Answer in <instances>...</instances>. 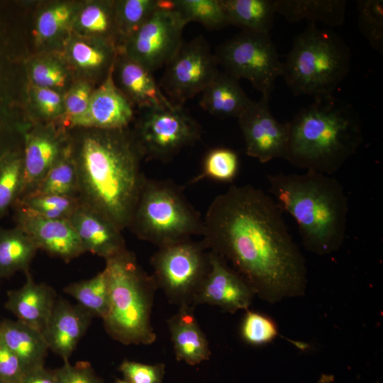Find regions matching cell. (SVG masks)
Returning a JSON list of instances; mask_svg holds the SVG:
<instances>
[{
  "label": "cell",
  "mask_w": 383,
  "mask_h": 383,
  "mask_svg": "<svg viewBox=\"0 0 383 383\" xmlns=\"http://www.w3.org/2000/svg\"><path fill=\"white\" fill-rule=\"evenodd\" d=\"M273 198L252 185L216 196L204 218L202 243L270 304L304 295L307 270Z\"/></svg>",
  "instance_id": "6da1fadb"
},
{
  "label": "cell",
  "mask_w": 383,
  "mask_h": 383,
  "mask_svg": "<svg viewBox=\"0 0 383 383\" xmlns=\"http://www.w3.org/2000/svg\"><path fill=\"white\" fill-rule=\"evenodd\" d=\"M70 143L81 203L99 212L121 231L128 228L145 174L144 158L133 131L72 128Z\"/></svg>",
  "instance_id": "7a4b0ae2"
},
{
  "label": "cell",
  "mask_w": 383,
  "mask_h": 383,
  "mask_svg": "<svg viewBox=\"0 0 383 383\" xmlns=\"http://www.w3.org/2000/svg\"><path fill=\"white\" fill-rule=\"evenodd\" d=\"M362 141V122L350 104L334 95L316 98L287 122L284 159L306 171L332 175Z\"/></svg>",
  "instance_id": "3957f363"
},
{
  "label": "cell",
  "mask_w": 383,
  "mask_h": 383,
  "mask_svg": "<svg viewBox=\"0 0 383 383\" xmlns=\"http://www.w3.org/2000/svg\"><path fill=\"white\" fill-rule=\"evenodd\" d=\"M269 192L296 221L305 248L318 255L338 250L347 229L348 200L333 177L306 171L267 176Z\"/></svg>",
  "instance_id": "277c9868"
},
{
  "label": "cell",
  "mask_w": 383,
  "mask_h": 383,
  "mask_svg": "<svg viewBox=\"0 0 383 383\" xmlns=\"http://www.w3.org/2000/svg\"><path fill=\"white\" fill-rule=\"evenodd\" d=\"M104 269L109 285V308L102 319L106 333L126 345H148L156 340L151 323L157 287L135 254L126 249L105 260Z\"/></svg>",
  "instance_id": "5b68a950"
},
{
  "label": "cell",
  "mask_w": 383,
  "mask_h": 383,
  "mask_svg": "<svg viewBox=\"0 0 383 383\" xmlns=\"http://www.w3.org/2000/svg\"><path fill=\"white\" fill-rule=\"evenodd\" d=\"M351 60L350 49L339 35L309 22L294 38L281 77L295 96H328L348 75Z\"/></svg>",
  "instance_id": "8992f818"
},
{
  "label": "cell",
  "mask_w": 383,
  "mask_h": 383,
  "mask_svg": "<svg viewBox=\"0 0 383 383\" xmlns=\"http://www.w3.org/2000/svg\"><path fill=\"white\" fill-rule=\"evenodd\" d=\"M128 228L160 248L203 235L204 219L174 182L145 177Z\"/></svg>",
  "instance_id": "52a82bcc"
},
{
  "label": "cell",
  "mask_w": 383,
  "mask_h": 383,
  "mask_svg": "<svg viewBox=\"0 0 383 383\" xmlns=\"http://www.w3.org/2000/svg\"><path fill=\"white\" fill-rule=\"evenodd\" d=\"M207 250L202 241L190 238L160 247L152 255V277L171 304L194 307L195 297L210 270Z\"/></svg>",
  "instance_id": "ba28073f"
},
{
  "label": "cell",
  "mask_w": 383,
  "mask_h": 383,
  "mask_svg": "<svg viewBox=\"0 0 383 383\" xmlns=\"http://www.w3.org/2000/svg\"><path fill=\"white\" fill-rule=\"evenodd\" d=\"M214 55L224 72L247 79L263 96L270 98L282 76V62L270 33L242 30L221 43Z\"/></svg>",
  "instance_id": "9c48e42d"
},
{
  "label": "cell",
  "mask_w": 383,
  "mask_h": 383,
  "mask_svg": "<svg viewBox=\"0 0 383 383\" xmlns=\"http://www.w3.org/2000/svg\"><path fill=\"white\" fill-rule=\"evenodd\" d=\"M144 158L169 162L200 138L201 126L182 105L145 109L133 131Z\"/></svg>",
  "instance_id": "30bf717a"
},
{
  "label": "cell",
  "mask_w": 383,
  "mask_h": 383,
  "mask_svg": "<svg viewBox=\"0 0 383 383\" xmlns=\"http://www.w3.org/2000/svg\"><path fill=\"white\" fill-rule=\"evenodd\" d=\"M0 30V156L21 147L30 125L26 101L25 61Z\"/></svg>",
  "instance_id": "8fae6325"
},
{
  "label": "cell",
  "mask_w": 383,
  "mask_h": 383,
  "mask_svg": "<svg viewBox=\"0 0 383 383\" xmlns=\"http://www.w3.org/2000/svg\"><path fill=\"white\" fill-rule=\"evenodd\" d=\"M187 23L172 1L158 0L149 18L123 43L121 49L150 72L165 65L182 45Z\"/></svg>",
  "instance_id": "7c38bea8"
},
{
  "label": "cell",
  "mask_w": 383,
  "mask_h": 383,
  "mask_svg": "<svg viewBox=\"0 0 383 383\" xmlns=\"http://www.w3.org/2000/svg\"><path fill=\"white\" fill-rule=\"evenodd\" d=\"M218 65L206 39L197 36L182 42L165 65L159 85L172 103L182 105L201 93L212 82L219 72Z\"/></svg>",
  "instance_id": "4fadbf2b"
},
{
  "label": "cell",
  "mask_w": 383,
  "mask_h": 383,
  "mask_svg": "<svg viewBox=\"0 0 383 383\" xmlns=\"http://www.w3.org/2000/svg\"><path fill=\"white\" fill-rule=\"evenodd\" d=\"M68 143L69 129L60 122L34 123L24 133V177L19 199L35 190Z\"/></svg>",
  "instance_id": "5bb4252c"
},
{
  "label": "cell",
  "mask_w": 383,
  "mask_h": 383,
  "mask_svg": "<svg viewBox=\"0 0 383 383\" xmlns=\"http://www.w3.org/2000/svg\"><path fill=\"white\" fill-rule=\"evenodd\" d=\"M269 97L252 101L238 118L246 154L267 163L284 157L287 141V122L281 123L271 113Z\"/></svg>",
  "instance_id": "9a60e30c"
},
{
  "label": "cell",
  "mask_w": 383,
  "mask_h": 383,
  "mask_svg": "<svg viewBox=\"0 0 383 383\" xmlns=\"http://www.w3.org/2000/svg\"><path fill=\"white\" fill-rule=\"evenodd\" d=\"M13 209L16 226L30 238L38 250L65 262L85 253L68 219L46 218L19 204Z\"/></svg>",
  "instance_id": "2e32d148"
},
{
  "label": "cell",
  "mask_w": 383,
  "mask_h": 383,
  "mask_svg": "<svg viewBox=\"0 0 383 383\" xmlns=\"http://www.w3.org/2000/svg\"><path fill=\"white\" fill-rule=\"evenodd\" d=\"M209 251L210 270L194 302L216 306L234 313L247 310L255 295L248 283L221 257Z\"/></svg>",
  "instance_id": "e0dca14e"
},
{
  "label": "cell",
  "mask_w": 383,
  "mask_h": 383,
  "mask_svg": "<svg viewBox=\"0 0 383 383\" xmlns=\"http://www.w3.org/2000/svg\"><path fill=\"white\" fill-rule=\"evenodd\" d=\"M119 48L104 40L70 32L58 50L76 79L101 83L113 70Z\"/></svg>",
  "instance_id": "ac0fdd59"
},
{
  "label": "cell",
  "mask_w": 383,
  "mask_h": 383,
  "mask_svg": "<svg viewBox=\"0 0 383 383\" xmlns=\"http://www.w3.org/2000/svg\"><path fill=\"white\" fill-rule=\"evenodd\" d=\"M133 119V106L115 84L112 70L106 78L94 90L85 113L73 121L69 129L123 128L128 127Z\"/></svg>",
  "instance_id": "d6986e66"
},
{
  "label": "cell",
  "mask_w": 383,
  "mask_h": 383,
  "mask_svg": "<svg viewBox=\"0 0 383 383\" xmlns=\"http://www.w3.org/2000/svg\"><path fill=\"white\" fill-rule=\"evenodd\" d=\"M152 73L119 49L113 65V77L118 89L133 106L147 109L173 104L163 94Z\"/></svg>",
  "instance_id": "ffe728a7"
},
{
  "label": "cell",
  "mask_w": 383,
  "mask_h": 383,
  "mask_svg": "<svg viewBox=\"0 0 383 383\" xmlns=\"http://www.w3.org/2000/svg\"><path fill=\"white\" fill-rule=\"evenodd\" d=\"M68 220L85 252L106 260L127 249L122 231L99 212L81 202Z\"/></svg>",
  "instance_id": "44dd1931"
},
{
  "label": "cell",
  "mask_w": 383,
  "mask_h": 383,
  "mask_svg": "<svg viewBox=\"0 0 383 383\" xmlns=\"http://www.w3.org/2000/svg\"><path fill=\"white\" fill-rule=\"evenodd\" d=\"M93 317L78 304L57 299L42 333L54 353L69 360L79 341L87 332Z\"/></svg>",
  "instance_id": "7402d4cb"
},
{
  "label": "cell",
  "mask_w": 383,
  "mask_h": 383,
  "mask_svg": "<svg viewBox=\"0 0 383 383\" xmlns=\"http://www.w3.org/2000/svg\"><path fill=\"white\" fill-rule=\"evenodd\" d=\"M26 274L24 284L8 292L5 307L17 320L42 332L53 310L56 293L47 284L35 282L29 271Z\"/></svg>",
  "instance_id": "603a6c76"
},
{
  "label": "cell",
  "mask_w": 383,
  "mask_h": 383,
  "mask_svg": "<svg viewBox=\"0 0 383 383\" xmlns=\"http://www.w3.org/2000/svg\"><path fill=\"white\" fill-rule=\"evenodd\" d=\"M194 310L193 306H179L178 311L167 320L176 358L190 365L208 360L211 355L209 341Z\"/></svg>",
  "instance_id": "cb8c5ba5"
},
{
  "label": "cell",
  "mask_w": 383,
  "mask_h": 383,
  "mask_svg": "<svg viewBox=\"0 0 383 383\" xmlns=\"http://www.w3.org/2000/svg\"><path fill=\"white\" fill-rule=\"evenodd\" d=\"M201 94V107L219 118H238L252 101L239 80L224 72H219Z\"/></svg>",
  "instance_id": "d4e9b609"
},
{
  "label": "cell",
  "mask_w": 383,
  "mask_h": 383,
  "mask_svg": "<svg viewBox=\"0 0 383 383\" xmlns=\"http://www.w3.org/2000/svg\"><path fill=\"white\" fill-rule=\"evenodd\" d=\"M0 340L21 361L26 371L44 366L49 350L39 330L18 320L0 323Z\"/></svg>",
  "instance_id": "484cf974"
},
{
  "label": "cell",
  "mask_w": 383,
  "mask_h": 383,
  "mask_svg": "<svg viewBox=\"0 0 383 383\" xmlns=\"http://www.w3.org/2000/svg\"><path fill=\"white\" fill-rule=\"evenodd\" d=\"M71 31L79 35L106 40L121 48L114 1L79 3Z\"/></svg>",
  "instance_id": "4316f807"
},
{
  "label": "cell",
  "mask_w": 383,
  "mask_h": 383,
  "mask_svg": "<svg viewBox=\"0 0 383 383\" xmlns=\"http://www.w3.org/2000/svg\"><path fill=\"white\" fill-rule=\"evenodd\" d=\"M346 5L345 0H275L276 13L290 23L306 19L331 27L344 23Z\"/></svg>",
  "instance_id": "83f0119b"
},
{
  "label": "cell",
  "mask_w": 383,
  "mask_h": 383,
  "mask_svg": "<svg viewBox=\"0 0 383 383\" xmlns=\"http://www.w3.org/2000/svg\"><path fill=\"white\" fill-rule=\"evenodd\" d=\"M29 83L65 94L76 80L70 66L58 50L41 51L25 61Z\"/></svg>",
  "instance_id": "f1b7e54d"
},
{
  "label": "cell",
  "mask_w": 383,
  "mask_h": 383,
  "mask_svg": "<svg viewBox=\"0 0 383 383\" xmlns=\"http://www.w3.org/2000/svg\"><path fill=\"white\" fill-rule=\"evenodd\" d=\"M79 3H52L38 13L33 26L35 43L41 47L55 45L59 50L70 33Z\"/></svg>",
  "instance_id": "f546056e"
},
{
  "label": "cell",
  "mask_w": 383,
  "mask_h": 383,
  "mask_svg": "<svg viewBox=\"0 0 383 383\" xmlns=\"http://www.w3.org/2000/svg\"><path fill=\"white\" fill-rule=\"evenodd\" d=\"M230 25L243 31L270 33L274 25L275 0H221Z\"/></svg>",
  "instance_id": "4dcf8cb0"
},
{
  "label": "cell",
  "mask_w": 383,
  "mask_h": 383,
  "mask_svg": "<svg viewBox=\"0 0 383 383\" xmlns=\"http://www.w3.org/2000/svg\"><path fill=\"white\" fill-rule=\"evenodd\" d=\"M38 250L30 238L18 226L0 227V279L17 272H28Z\"/></svg>",
  "instance_id": "1f68e13d"
},
{
  "label": "cell",
  "mask_w": 383,
  "mask_h": 383,
  "mask_svg": "<svg viewBox=\"0 0 383 383\" xmlns=\"http://www.w3.org/2000/svg\"><path fill=\"white\" fill-rule=\"evenodd\" d=\"M30 194H57L78 198L77 172L70 143V135L68 144Z\"/></svg>",
  "instance_id": "d6a6232c"
},
{
  "label": "cell",
  "mask_w": 383,
  "mask_h": 383,
  "mask_svg": "<svg viewBox=\"0 0 383 383\" xmlns=\"http://www.w3.org/2000/svg\"><path fill=\"white\" fill-rule=\"evenodd\" d=\"M24 177L23 148L0 156V218L20 198Z\"/></svg>",
  "instance_id": "836d02e7"
},
{
  "label": "cell",
  "mask_w": 383,
  "mask_h": 383,
  "mask_svg": "<svg viewBox=\"0 0 383 383\" xmlns=\"http://www.w3.org/2000/svg\"><path fill=\"white\" fill-rule=\"evenodd\" d=\"M63 291L73 297L77 304L92 317L104 318L109 308V285L103 270L94 277L70 283Z\"/></svg>",
  "instance_id": "e575fe53"
},
{
  "label": "cell",
  "mask_w": 383,
  "mask_h": 383,
  "mask_svg": "<svg viewBox=\"0 0 383 383\" xmlns=\"http://www.w3.org/2000/svg\"><path fill=\"white\" fill-rule=\"evenodd\" d=\"M184 22L201 23L209 30L230 26L221 0H171Z\"/></svg>",
  "instance_id": "d590c367"
},
{
  "label": "cell",
  "mask_w": 383,
  "mask_h": 383,
  "mask_svg": "<svg viewBox=\"0 0 383 383\" xmlns=\"http://www.w3.org/2000/svg\"><path fill=\"white\" fill-rule=\"evenodd\" d=\"M26 99L28 108L35 123L61 121L65 112L63 94L61 93L27 82Z\"/></svg>",
  "instance_id": "8d00e7d4"
},
{
  "label": "cell",
  "mask_w": 383,
  "mask_h": 383,
  "mask_svg": "<svg viewBox=\"0 0 383 383\" xmlns=\"http://www.w3.org/2000/svg\"><path fill=\"white\" fill-rule=\"evenodd\" d=\"M157 4L158 0L114 1L115 18L121 48L125 41L149 18Z\"/></svg>",
  "instance_id": "74e56055"
},
{
  "label": "cell",
  "mask_w": 383,
  "mask_h": 383,
  "mask_svg": "<svg viewBox=\"0 0 383 383\" xmlns=\"http://www.w3.org/2000/svg\"><path fill=\"white\" fill-rule=\"evenodd\" d=\"M239 157L233 150L218 148L210 150L206 155L202 171L189 184L210 179L221 182H231L239 170Z\"/></svg>",
  "instance_id": "f35d334b"
},
{
  "label": "cell",
  "mask_w": 383,
  "mask_h": 383,
  "mask_svg": "<svg viewBox=\"0 0 383 383\" xmlns=\"http://www.w3.org/2000/svg\"><path fill=\"white\" fill-rule=\"evenodd\" d=\"M16 204L46 218L69 219L80 204L79 198L57 194H30Z\"/></svg>",
  "instance_id": "ab89813d"
},
{
  "label": "cell",
  "mask_w": 383,
  "mask_h": 383,
  "mask_svg": "<svg viewBox=\"0 0 383 383\" xmlns=\"http://www.w3.org/2000/svg\"><path fill=\"white\" fill-rule=\"evenodd\" d=\"M357 26L371 47L383 54V1H357Z\"/></svg>",
  "instance_id": "60d3db41"
},
{
  "label": "cell",
  "mask_w": 383,
  "mask_h": 383,
  "mask_svg": "<svg viewBox=\"0 0 383 383\" xmlns=\"http://www.w3.org/2000/svg\"><path fill=\"white\" fill-rule=\"evenodd\" d=\"M240 335L248 344L261 346L271 343L278 335L274 320L262 313L247 309L240 325Z\"/></svg>",
  "instance_id": "b9f144b4"
},
{
  "label": "cell",
  "mask_w": 383,
  "mask_h": 383,
  "mask_svg": "<svg viewBox=\"0 0 383 383\" xmlns=\"http://www.w3.org/2000/svg\"><path fill=\"white\" fill-rule=\"evenodd\" d=\"M94 89V84L84 79H76L63 95L65 112L60 123L69 129L70 123L87 111Z\"/></svg>",
  "instance_id": "7bdbcfd3"
},
{
  "label": "cell",
  "mask_w": 383,
  "mask_h": 383,
  "mask_svg": "<svg viewBox=\"0 0 383 383\" xmlns=\"http://www.w3.org/2000/svg\"><path fill=\"white\" fill-rule=\"evenodd\" d=\"M118 370L130 383H162L165 375L163 363L147 365L125 360Z\"/></svg>",
  "instance_id": "ee69618b"
},
{
  "label": "cell",
  "mask_w": 383,
  "mask_h": 383,
  "mask_svg": "<svg viewBox=\"0 0 383 383\" xmlns=\"http://www.w3.org/2000/svg\"><path fill=\"white\" fill-rule=\"evenodd\" d=\"M57 383H104L88 361H78L72 365L69 360L54 370Z\"/></svg>",
  "instance_id": "f6af8a7d"
},
{
  "label": "cell",
  "mask_w": 383,
  "mask_h": 383,
  "mask_svg": "<svg viewBox=\"0 0 383 383\" xmlns=\"http://www.w3.org/2000/svg\"><path fill=\"white\" fill-rule=\"evenodd\" d=\"M25 372L20 359L0 340V381L19 383Z\"/></svg>",
  "instance_id": "bcb514c9"
},
{
  "label": "cell",
  "mask_w": 383,
  "mask_h": 383,
  "mask_svg": "<svg viewBox=\"0 0 383 383\" xmlns=\"http://www.w3.org/2000/svg\"><path fill=\"white\" fill-rule=\"evenodd\" d=\"M19 383H57L55 371L45 369L44 366L25 372Z\"/></svg>",
  "instance_id": "7dc6e473"
},
{
  "label": "cell",
  "mask_w": 383,
  "mask_h": 383,
  "mask_svg": "<svg viewBox=\"0 0 383 383\" xmlns=\"http://www.w3.org/2000/svg\"><path fill=\"white\" fill-rule=\"evenodd\" d=\"M113 383H130V382L126 381V379H117Z\"/></svg>",
  "instance_id": "c3c4849f"
},
{
  "label": "cell",
  "mask_w": 383,
  "mask_h": 383,
  "mask_svg": "<svg viewBox=\"0 0 383 383\" xmlns=\"http://www.w3.org/2000/svg\"><path fill=\"white\" fill-rule=\"evenodd\" d=\"M0 383H8V382H3V381H0Z\"/></svg>",
  "instance_id": "681fc988"
}]
</instances>
